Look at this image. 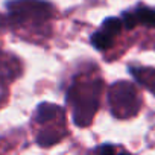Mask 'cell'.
<instances>
[{"label": "cell", "instance_id": "cell-7", "mask_svg": "<svg viewBox=\"0 0 155 155\" xmlns=\"http://www.w3.org/2000/svg\"><path fill=\"white\" fill-rule=\"evenodd\" d=\"M59 113H62V110L55 104H40L34 113V119L38 123H46L53 120Z\"/></svg>", "mask_w": 155, "mask_h": 155}, {"label": "cell", "instance_id": "cell-1", "mask_svg": "<svg viewBox=\"0 0 155 155\" xmlns=\"http://www.w3.org/2000/svg\"><path fill=\"white\" fill-rule=\"evenodd\" d=\"M102 82H74L68 91V102L73 105V120L78 126H88L99 108Z\"/></svg>", "mask_w": 155, "mask_h": 155}, {"label": "cell", "instance_id": "cell-3", "mask_svg": "<svg viewBox=\"0 0 155 155\" xmlns=\"http://www.w3.org/2000/svg\"><path fill=\"white\" fill-rule=\"evenodd\" d=\"M108 101H110L111 113L117 119L134 117L140 110V97L135 87L125 81L111 85Z\"/></svg>", "mask_w": 155, "mask_h": 155}, {"label": "cell", "instance_id": "cell-6", "mask_svg": "<svg viewBox=\"0 0 155 155\" xmlns=\"http://www.w3.org/2000/svg\"><path fill=\"white\" fill-rule=\"evenodd\" d=\"M131 74L135 79L144 85L149 91L155 94V68L147 67H131Z\"/></svg>", "mask_w": 155, "mask_h": 155}, {"label": "cell", "instance_id": "cell-5", "mask_svg": "<svg viewBox=\"0 0 155 155\" xmlns=\"http://www.w3.org/2000/svg\"><path fill=\"white\" fill-rule=\"evenodd\" d=\"M122 25L126 29H132L137 25H143L146 28H155V9L152 8H137L131 12H123Z\"/></svg>", "mask_w": 155, "mask_h": 155}, {"label": "cell", "instance_id": "cell-4", "mask_svg": "<svg viewBox=\"0 0 155 155\" xmlns=\"http://www.w3.org/2000/svg\"><path fill=\"white\" fill-rule=\"evenodd\" d=\"M120 31H122V20L120 18H116V17L107 18L102 23V26L91 35L93 47L97 50H107V49L113 47Z\"/></svg>", "mask_w": 155, "mask_h": 155}, {"label": "cell", "instance_id": "cell-8", "mask_svg": "<svg viewBox=\"0 0 155 155\" xmlns=\"http://www.w3.org/2000/svg\"><path fill=\"white\" fill-rule=\"evenodd\" d=\"M62 138V134L56 132L55 129H49V131H43L38 134L37 137V141L40 146L46 147V146H53L55 143H58L59 140Z\"/></svg>", "mask_w": 155, "mask_h": 155}, {"label": "cell", "instance_id": "cell-9", "mask_svg": "<svg viewBox=\"0 0 155 155\" xmlns=\"http://www.w3.org/2000/svg\"><path fill=\"white\" fill-rule=\"evenodd\" d=\"M96 150H97V152H101V153H114V152H116L114 146H111V144H104V146H99Z\"/></svg>", "mask_w": 155, "mask_h": 155}, {"label": "cell", "instance_id": "cell-2", "mask_svg": "<svg viewBox=\"0 0 155 155\" xmlns=\"http://www.w3.org/2000/svg\"><path fill=\"white\" fill-rule=\"evenodd\" d=\"M8 12L12 25L43 23L52 17L53 8L44 0H12L8 3Z\"/></svg>", "mask_w": 155, "mask_h": 155}]
</instances>
